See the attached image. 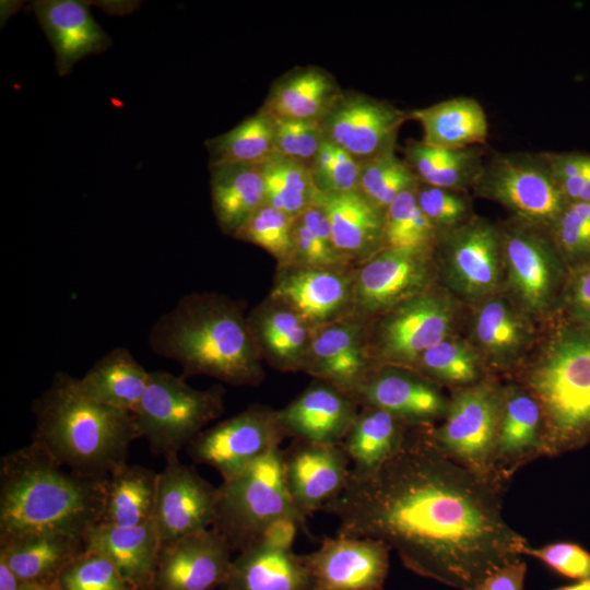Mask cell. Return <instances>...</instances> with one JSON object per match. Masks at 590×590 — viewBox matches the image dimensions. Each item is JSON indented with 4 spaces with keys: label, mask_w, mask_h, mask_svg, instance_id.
Listing matches in <instances>:
<instances>
[{
    "label": "cell",
    "mask_w": 590,
    "mask_h": 590,
    "mask_svg": "<svg viewBox=\"0 0 590 590\" xmlns=\"http://www.w3.org/2000/svg\"><path fill=\"white\" fill-rule=\"evenodd\" d=\"M427 427L414 428L382 465L351 469L341 494L322 510L337 517L338 535L381 541L414 574L473 590L520 558L528 541L504 518L505 486L444 456Z\"/></svg>",
    "instance_id": "6da1fadb"
},
{
    "label": "cell",
    "mask_w": 590,
    "mask_h": 590,
    "mask_svg": "<svg viewBox=\"0 0 590 590\" xmlns=\"http://www.w3.org/2000/svg\"><path fill=\"white\" fill-rule=\"evenodd\" d=\"M0 473L1 543L39 533L84 540L103 521L107 479L68 472L35 442L5 456Z\"/></svg>",
    "instance_id": "7a4b0ae2"
},
{
    "label": "cell",
    "mask_w": 590,
    "mask_h": 590,
    "mask_svg": "<svg viewBox=\"0 0 590 590\" xmlns=\"http://www.w3.org/2000/svg\"><path fill=\"white\" fill-rule=\"evenodd\" d=\"M156 355L177 362L184 377L203 375L234 386H257L262 358L241 303L219 293H190L149 333Z\"/></svg>",
    "instance_id": "3957f363"
},
{
    "label": "cell",
    "mask_w": 590,
    "mask_h": 590,
    "mask_svg": "<svg viewBox=\"0 0 590 590\" xmlns=\"http://www.w3.org/2000/svg\"><path fill=\"white\" fill-rule=\"evenodd\" d=\"M33 412V442L86 477L107 479L126 463L128 448L139 437L133 413L88 398L76 378L62 371L35 400Z\"/></svg>",
    "instance_id": "277c9868"
},
{
    "label": "cell",
    "mask_w": 590,
    "mask_h": 590,
    "mask_svg": "<svg viewBox=\"0 0 590 590\" xmlns=\"http://www.w3.org/2000/svg\"><path fill=\"white\" fill-rule=\"evenodd\" d=\"M522 381L542 410L545 457L590 445V330L560 318Z\"/></svg>",
    "instance_id": "5b68a950"
},
{
    "label": "cell",
    "mask_w": 590,
    "mask_h": 590,
    "mask_svg": "<svg viewBox=\"0 0 590 590\" xmlns=\"http://www.w3.org/2000/svg\"><path fill=\"white\" fill-rule=\"evenodd\" d=\"M217 489L216 518L212 528L232 548L243 552L259 543L267 530L281 520L306 523V517L287 489L280 448L223 480Z\"/></svg>",
    "instance_id": "8992f818"
},
{
    "label": "cell",
    "mask_w": 590,
    "mask_h": 590,
    "mask_svg": "<svg viewBox=\"0 0 590 590\" xmlns=\"http://www.w3.org/2000/svg\"><path fill=\"white\" fill-rule=\"evenodd\" d=\"M223 410L220 387L196 389L184 376L155 370L150 371L133 416L139 437L145 438L153 451L167 457L188 446Z\"/></svg>",
    "instance_id": "52a82bcc"
},
{
    "label": "cell",
    "mask_w": 590,
    "mask_h": 590,
    "mask_svg": "<svg viewBox=\"0 0 590 590\" xmlns=\"http://www.w3.org/2000/svg\"><path fill=\"white\" fill-rule=\"evenodd\" d=\"M503 387L489 379L455 388L444 422L427 427L430 442L447 458L503 486L494 470Z\"/></svg>",
    "instance_id": "ba28073f"
},
{
    "label": "cell",
    "mask_w": 590,
    "mask_h": 590,
    "mask_svg": "<svg viewBox=\"0 0 590 590\" xmlns=\"http://www.w3.org/2000/svg\"><path fill=\"white\" fill-rule=\"evenodd\" d=\"M472 189L515 220L547 231L567 204L544 153H494L485 157Z\"/></svg>",
    "instance_id": "9c48e42d"
},
{
    "label": "cell",
    "mask_w": 590,
    "mask_h": 590,
    "mask_svg": "<svg viewBox=\"0 0 590 590\" xmlns=\"http://www.w3.org/2000/svg\"><path fill=\"white\" fill-rule=\"evenodd\" d=\"M371 320L377 321L366 322V341L374 367L412 370L425 351L450 338L456 307L449 296L430 287Z\"/></svg>",
    "instance_id": "30bf717a"
},
{
    "label": "cell",
    "mask_w": 590,
    "mask_h": 590,
    "mask_svg": "<svg viewBox=\"0 0 590 590\" xmlns=\"http://www.w3.org/2000/svg\"><path fill=\"white\" fill-rule=\"evenodd\" d=\"M500 234L507 286L520 311L544 317L558 309L568 269L550 232L514 219Z\"/></svg>",
    "instance_id": "8fae6325"
},
{
    "label": "cell",
    "mask_w": 590,
    "mask_h": 590,
    "mask_svg": "<svg viewBox=\"0 0 590 590\" xmlns=\"http://www.w3.org/2000/svg\"><path fill=\"white\" fill-rule=\"evenodd\" d=\"M446 285L468 300H483L504 276L500 227L473 215L462 225L439 233L435 248Z\"/></svg>",
    "instance_id": "7c38bea8"
},
{
    "label": "cell",
    "mask_w": 590,
    "mask_h": 590,
    "mask_svg": "<svg viewBox=\"0 0 590 590\" xmlns=\"http://www.w3.org/2000/svg\"><path fill=\"white\" fill-rule=\"evenodd\" d=\"M284 437L278 411L251 405L202 430L187 447L196 462L214 468L227 480L278 449Z\"/></svg>",
    "instance_id": "4fadbf2b"
},
{
    "label": "cell",
    "mask_w": 590,
    "mask_h": 590,
    "mask_svg": "<svg viewBox=\"0 0 590 590\" xmlns=\"http://www.w3.org/2000/svg\"><path fill=\"white\" fill-rule=\"evenodd\" d=\"M433 279L432 253L382 249L355 270L351 317L367 322L427 291Z\"/></svg>",
    "instance_id": "5bb4252c"
},
{
    "label": "cell",
    "mask_w": 590,
    "mask_h": 590,
    "mask_svg": "<svg viewBox=\"0 0 590 590\" xmlns=\"http://www.w3.org/2000/svg\"><path fill=\"white\" fill-rule=\"evenodd\" d=\"M410 119L392 104L358 92H345L320 121L323 139L358 163L394 152L401 126Z\"/></svg>",
    "instance_id": "9a60e30c"
},
{
    "label": "cell",
    "mask_w": 590,
    "mask_h": 590,
    "mask_svg": "<svg viewBox=\"0 0 590 590\" xmlns=\"http://www.w3.org/2000/svg\"><path fill=\"white\" fill-rule=\"evenodd\" d=\"M219 489L196 470L166 457L157 473L154 521L162 546L198 531L212 528L216 518Z\"/></svg>",
    "instance_id": "2e32d148"
},
{
    "label": "cell",
    "mask_w": 590,
    "mask_h": 590,
    "mask_svg": "<svg viewBox=\"0 0 590 590\" xmlns=\"http://www.w3.org/2000/svg\"><path fill=\"white\" fill-rule=\"evenodd\" d=\"M390 547L368 538H326L300 558L312 590H381L390 567Z\"/></svg>",
    "instance_id": "e0dca14e"
},
{
    "label": "cell",
    "mask_w": 590,
    "mask_h": 590,
    "mask_svg": "<svg viewBox=\"0 0 590 590\" xmlns=\"http://www.w3.org/2000/svg\"><path fill=\"white\" fill-rule=\"evenodd\" d=\"M355 269L279 268L269 297L311 328L351 317Z\"/></svg>",
    "instance_id": "ac0fdd59"
},
{
    "label": "cell",
    "mask_w": 590,
    "mask_h": 590,
    "mask_svg": "<svg viewBox=\"0 0 590 590\" xmlns=\"http://www.w3.org/2000/svg\"><path fill=\"white\" fill-rule=\"evenodd\" d=\"M350 397L358 405L388 411L414 426H432L444 418L449 403L436 382L397 366L371 368Z\"/></svg>",
    "instance_id": "d6986e66"
},
{
    "label": "cell",
    "mask_w": 590,
    "mask_h": 590,
    "mask_svg": "<svg viewBox=\"0 0 590 590\" xmlns=\"http://www.w3.org/2000/svg\"><path fill=\"white\" fill-rule=\"evenodd\" d=\"M371 368L366 322L347 317L314 328L302 371L350 396Z\"/></svg>",
    "instance_id": "ffe728a7"
},
{
    "label": "cell",
    "mask_w": 590,
    "mask_h": 590,
    "mask_svg": "<svg viewBox=\"0 0 590 590\" xmlns=\"http://www.w3.org/2000/svg\"><path fill=\"white\" fill-rule=\"evenodd\" d=\"M232 547L214 528L162 546L157 582L162 590H212L229 575Z\"/></svg>",
    "instance_id": "44dd1931"
},
{
    "label": "cell",
    "mask_w": 590,
    "mask_h": 590,
    "mask_svg": "<svg viewBox=\"0 0 590 590\" xmlns=\"http://www.w3.org/2000/svg\"><path fill=\"white\" fill-rule=\"evenodd\" d=\"M349 464L341 445L299 441L283 452L287 489L305 517L322 510L341 494L350 474Z\"/></svg>",
    "instance_id": "7402d4cb"
},
{
    "label": "cell",
    "mask_w": 590,
    "mask_h": 590,
    "mask_svg": "<svg viewBox=\"0 0 590 590\" xmlns=\"http://www.w3.org/2000/svg\"><path fill=\"white\" fill-rule=\"evenodd\" d=\"M357 403L337 387L318 380L278 411L285 436L320 445H341L357 416Z\"/></svg>",
    "instance_id": "603a6c76"
},
{
    "label": "cell",
    "mask_w": 590,
    "mask_h": 590,
    "mask_svg": "<svg viewBox=\"0 0 590 590\" xmlns=\"http://www.w3.org/2000/svg\"><path fill=\"white\" fill-rule=\"evenodd\" d=\"M545 457L543 414L539 402L521 385L503 387V404L494 470L506 484L526 464Z\"/></svg>",
    "instance_id": "cb8c5ba5"
},
{
    "label": "cell",
    "mask_w": 590,
    "mask_h": 590,
    "mask_svg": "<svg viewBox=\"0 0 590 590\" xmlns=\"http://www.w3.org/2000/svg\"><path fill=\"white\" fill-rule=\"evenodd\" d=\"M32 8L52 46L59 75H67L79 60L111 45L110 37L82 1L37 0Z\"/></svg>",
    "instance_id": "d4e9b609"
},
{
    "label": "cell",
    "mask_w": 590,
    "mask_h": 590,
    "mask_svg": "<svg viewBox=\"0 0 590 590\" xmlns=\"http://www.w3.org/2000/svg\"><path fill=\"white\" fill-rule=\"evenodd\" d=\"M314 203L326 214L340 255L357 268L384 249V213L358 190L319 193Z\"/></svg>",
    "instance_id": "484cf974"
},
{
    "label": "cell",
    "mask_w": 590,
    "mask_h": 590,
    "mask_svg": "<svg viewBox=\"0 0 590 590\" xmlns=\"http://www.w3.org/2000/svg\"><path fill=\"white\" fill-rule=\"evenodd\" d=\"M247 321L262 361L280 371H302L314 328L270 297L251 310Z\"/></svg>",
    "instance_id": "4316f807"
},
{
    "label": "cell",
    "mask_w": 590,
    "mask_h": 590,
    "mask_svg": "<svg viewBox=\"0 0 590 590\" xmlns=\"http://www.w3.org/2000/svg\"><path fill=\"white\" fill-rule=\"evenodd\" d=\"M84 548L108 558L128 585L145 581L157 566L162 548L154 519L139 526L101 522L84 538Z\"/></svg>",
    "instance_id": "83f0119b"
},
{
    "label": "cell",
    "mask_w": 590,
    "mask_h": 590,
    "mask_svg": "<svg viewBox=\"0 0 590 590\" xmlns=\"http://www.w3.org/2000/svg\"><path fill=\"white\" fill-rule=\"evenodd\" d=\"M342 93L323 69L297 68L273 83L260 108L274 119L320 122Z\"/></svg>",
    "instance_id": "f1b7e54d"
},
{
    "label": "cell",
    "mask_w": 590,
    "mask_h": 590,
    "mask_svg": "<svg viewBox=\"0 0 590 590\" xmlns=\"http://www.w3.org/2000/svg\"><path fill=\"white\" fill-rule=\"evenodd\" d=\"M228 590H312L311 577L300 555L292 548L259 542L232 562Z\"/></svg>",
    "instance_id": "f546056e"
},
{
    "label": "cell",
    "mask_w": 590,
    "mask_h": 590,
    "mask_svg": "<svg viewBox=\"0 0 590 590\" xmlns=\"http://www.w3.org/2000/svg\"><path fill=\"white\" fill-rule=\"evenodd\" d=\"M409 115L422 126V142L434 148L467 149L483 145L488 139L487 115L477 99L470 96L444 99Z\"/></svg>",
    "instance_id": "4dcf8cb0"
},
{
    "label": "cell",
    "mask_w": 590,
    "mask_h": 590,
    "mask_svg": "<svg viewBox=\"0 0 590 590\" xmlns=\"http://www.w3.org/2000/svg\"><path fill=\"white\" fill-rule=\"evenodd\" d=\"M416 427L397 415L362 406L341 446L354 470H374L398 455Z\"/></svg>",
    "instance_id": "1f68e13d"
},
{
    "label": "cell",
    "mask_w": 590,
    "mask_h": 590,
    "mask_svg": "<svg viewBox=\"0 0 590 590\" xmlns=\"http://www.w3.org/2000/svg\"><path fill=\"white\" fill-rule=\"evenodd\" d=\"M472 317V338L485 358L496 367L515 364L531 340L522 312L503 297L480 302Z\"/></svg>",
    "instance_id": "d6a6232c"
},
{
    "label": "cell",
    "mask_w": 590,
    "mask_h": 590,
    "mask_svg": "<svg viewBox=\"0 0 590 590\" xmlns=\"http://www.w3.org/2000/svg\"><path fill=\"white\" fill-rule=\"evenodd\" d=\"M149 379L150 371L131 352L117 346L94 363L82 378H76V384L88 398L133 413L146 390Z\"/></svg>",
    "instance_id": "836d02e7"
},
{
    "label": "cell",
    "mask_w": 590,
    "mask_h": 590,
    "mask_svg": "<svg viewBox=\"0 0 590 590\" xmlns=\"http://www.w3.org/2000/svg\"><path fill=\"white\" fill-rule=\"evenodd\" d=\"M210 173L214 217L221 231L234 237L264 203L261 165H221Z\"/></svg>",
    "instance_id": "e575fe53"
},
{
    "label": "cell",
    "mask_w": 590,
    "mask_h": 590,
    "mask_svg": "<svg viewBox=\"0 0 590 590\" xmlns=\"http://www.w3.org/2000/svg\"><path fill=\"white\" fill-rule=\"evenodd\" d=\"M84 540L67 534L39 533L1 543L0 556L22 583H46L82 552Z\"/></svg>",
    "instance_id": "d590c367"
},
{
    "label": "cell",
    "mask_w": 590,
    "mask_h": 590,
    "mask_svg": "<svg viewBox=\"0 0 590 590\" xmlns=\"http://www.w3.org/2000/svg\"><path fill=\"white\" fill-rule=\"evenodd\" d=\"M404 161L420 184L467 191L472 189L485 161L480 146L458 150L409 141Z\"/></svg>",
    "instance_id": "8d00e7d4"
},
{
    "label": "cell",
    "mask_w": 590,
    "mask_h": 590,
    "mask_svg": "<svg viewBox=\"0 0 590 590\" xmlns=\"http://www.w3.org/2000/svg\"><path fill=\"white\" fill-rule=\"evenodd\" d=\"M157 473L127 465L115 470L106 481L103 521L115 526H139L154 519Z\"/></svg>",
    "instance_id": "74e56055"
},
{
    "label": "cell",
    "mask_w": 590,
    "mask_h": 590,
    "mask_svg": "<svg viewBox=\"0 0 590 590\" xmlns=\"http://www.w3.org/2000/svg\"><path fill=\"white\" fill-rule=\"evenodd\" d=\"M275 122L263 109L227 132L205 142L209 150V168L231 165H262L273 157Z\"/></svg>",
    "instance_id": "f35d334b"
},
{
    "label": "cell",
    "mask_w": 590,
    "mask_h": 590,
    "mask_svg": "<svg viewBox=\"0 0 590 590\" xmlns=\"http://www.w3.org/2000/svg\"><path fill=\"white\" fill-rule=\"evenodd\" d=\"M437 237L417 203L416 187L402 192L385 211L384 249L433 253Z\"/></svg>",
    "instance_id": "ab89813d"
},
{
    "label": "cell",
    "mask_w": 590,
    "mask_h": 590,
    "mask_svg": "<svg viewBox=\"0 0 590 590\" xmlns=\"http://www.w3.org/2000/svg\"><path fill=\"white\" fill-rule=\"evenodd\" d=\"M349 270L355 269L337 250L324 212L311 203L295 217L293 258L290 267Z\"/></svg>",
    "instance_id": "60d3db41"
},
{
    "label": "cell",
    "mask_w": 590,
    "mask_h": 590,
    "mask_svg": "<svg viewBox=\"0 0 590 590\" xmlns=\"http://www.w3.org/2000/svg\"><path fill=\"white\" fill-rule=\"evenodd\" d=\"M261 169L264 203L296 217L314 202L316 189L307 165L275 154Z\"/></svg>",
    "instance_id": "b9f144b4"
},
{
    "label": "cell",
    "mask_w": 590,
    "mask_h": 590,
    "mask_svg": "<svg viewBox=\"0 0 590 590\" xmlns=\"http://www.w3.org/2000/svg\"><path fill=\"white\" fill-rule=\"evenodd\" d=\"M412 370L434 382L439 381L453 388L471 386L484 379L476 351L451 338L425 351Z\"/></svg>",
    "instance_id": "7bdbcfd3"
},
{
    "label": "cell",
    "mask_w": 590,
    "mask_h": 590,
    "mask_svg": "<svg viewBox=\"0 0 590 590\" xmlns=\"http://www.w3.org/2000/svg\"><path fill=\"white\" fill-rule=\"evenodd\" d=\"M418 184L405 161L390 152L361 163L357 190L385 214L402 192Z\"/></svg>",
    "instance_id": "ee69618b"
},
{
    "label": "cell",
    "mask_w": 590,
    "mask_h": 590,
    "mask_svg": "<svg viewBox=\"0 0 590 590\" xmlns=\"http://www.w3.org/2000/svg\"><path fill=\"white\" fill-rule=\"evenodd\" d=\"M295 216L263 203L234 235L269 252L279 268L290 267L293 258Z\"/></svg>",
    "instance_id": "f6af8a7d"
},
{
    "label": "cell",
    "mask_w": 590,
    "mask_h": 590,
    "mask_svg": "<svg viewBox=\"0 0 590 590\" xmlns=\"http://www.w3.org/2000/svg\"><path fill=\"white\" fill-rule=\"evenodd\" d=\"M548 232L568 270L590 260V202L567 203Z\"/></svg>",
    "instance_id": "bcb514c9"
},
{
    "label": "cell",
    "mask_w": 590,
    "mask_h": 590,
    "mask_svg": "<svg viewBox=\"0 0 590 590\" xmlns=\"http://www.w3.org/2000/svg\"><path fill=\"white\" fill-rule=\"evenodd\" d=\"M314 187L319 193L357 190L361 163L343 149L323 139L309 165Z\"/></svg>",
    "instance_id": "7dc6e473"
},
{
    "label": "cell",
    "mask_w": 590,
    "mask_h": 590,
    "mask_svg": "<svg viewBox=\"0 0 590 590\" xmlns=\"http://www.w3.org/2000/svg\"><path fill=\"white\" fill-rule=\"evenodd\" d=\"M128 586L108 558L86 548L59 575V590H128Z\"/></svg>",
    "instance_id": "c3c4849f"
},
{
    "label": "cell",
    "mask_w": 590,
    "mask_h": 590,
    "mask_svg": "<svg viewBox=\"0 0 590 590\" xmlns=\"http://www.w3.org/2000/svg\"><path fill=\"white\" fill-rule=\"evenodd\" d=\"M416 200L438 234L456 228L473 214L465 191L418 184Z\"/></svg>",
    "instance_id": "681fc988"
},
{
    "label": "cell",
    "mask_w": 590,
    "mask_h": 590,
    "mask_svg": "<svg viewBox=\"0 0 590 590\" xmlns=\"http://www.w3.org/2000/svg\"><path fill=\"white\" fill-rule=\"evenodd\" d=\"M274 143L278 155L309 167L323 142L319 121L274 119Z\"/></svg>",
    "instance_id": "f907efd6"
},
{
    "label": "cell",
    "mask_w": 590,
    "mask_h": 590,
    "mask_svg": "<svg viewBox=\"0 0 590 590\" xmlns=\"http://www.w3.org/2000/svg\"><path fill=\"white\" fill-rule=\"evenodd\" d=\"M544 155L567 203L590 202V153L545 152Z\"/></svg>",
    "instance_id": "816d5d0a"
},
{
    "label": "cell",
    "mask_w": 590,
    "mask_h": 590,
    "mask_svg": "<svg viewBox=\"0 0 590 590\" xmlns=\"http://www.w3.org/2000/svg\"><path fill=\"white\" fill-rule=\"evenodd\" d=\"M523 555L541 560L565 578L590 579V552L577 543L560 541L541 547L527 546Z\"/></svg>",
    "instance_id": "f5cc1de1"
},
{
    "label": "cell",
    "mask_w": 590,
    "mask_h": 590,
    "mask_svg": "<svg viewBox=\"0 0 590 590\" xmlns=\"http://www.w3.org/2000/svg\"><path fill=\"white\" fill-rule=\"evenodd\" d=\"M558 309L562 319L590 330V260L568 270Z\"/></svg>",
    "instance_id": "db71d44e"
},
{
    "label": "cell",
    "mask_w": 590,
    "mask_h": 590,
    "mask_svg": "<svg viewBox=\"0 0 590 590\" xmlns=\"http://www.w3.org/2000/svg\"><path fill=\"white\" fill-rule=\"evenodd\" d=\"M527 575V564L517 558L500 567L473 590H523Z\"/></svg>",
    "instance_id": "11a10c76"
},
{
    "label": "cell",
    "mask_w": 590,
    "mask_h": 590,
    "mask_svg": "<svg viewBox=\"0 0 590 590\" xmlns=\"http://www.w3.org/2000/svg\"><path fill=\"white\" fill-rule=\"evenodd\" d=\"M22 582L0 556V590H20Z\"/></svg>",
    "instance_id": "9f6ffc18"
},
{
    "label": "cell",
    "mask_w": 590,
    "mask_h": 590,
    "mask_svg": "<svg viewBox=\"0 0 590 590\" xmlns=\"http://www.w3.org/2000/svg\"><path fill=\"white\" fill-rule=\"evenodd\" d=\"M553 590H590V579L579 580L575 583L558 587Z\"/></svg>",
    "instance_id": "6f0895ef"
},
{
    "label": "cell",
    "mask_w": 590,
    "mask_h": 590,
    "mask_svg": "<svg viewBox=\"0 0 590 590\" xmlns=\"http://www.w3.org/2000/svg\"><path fill=\"white\" fill-rule=\"evenodd\" d=\"M20 590H56L47 583H22Z\"/></svg>",
    "instance_id": "680465c9"
}]
</instances>
